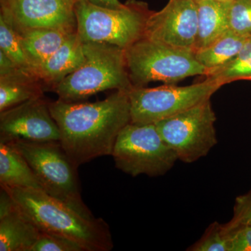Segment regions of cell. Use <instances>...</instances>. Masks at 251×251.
Here are the masks:
<instances>
[{
	"label": "cell",
	"instance_id": "cell-26",
	"mask_svg": "<svg viewBox=\"0 0 251 251\" xmlns=\"http://www.w3.org/2000/svg\"><path fill=\"white\" fill-rule=\"evenodd\" d=\"M232 224L251 226V193L238 196L233 208V217L229 221Z\"/></svg>",
	"mask_w": 251,
	"mask_h": 251
},
{
	"label": "cell",
	"instance_id": "cell-3",
	"mask_svg": "<svg viewBox=\"0 0 251 251\" xmlns=\"http://www.w3.org/2000/svg\"><path fill=\"white\" fill-rule=\"evenodd\" d=\"M85 60L52 89L59 99L76 102L108 90L130 91L125 49L100 43H83Z\"/></svg>",
	"mask_w": 251,
	"mask_h": 251
},
{
	"label": "cell",
	"instance_id": "cell-30",
	"mask_svg": "<svg viewBox=\"0 0 251 251\" xmlns=\"http://www.w3.org/2000/svg\"><path fill=\"white\" fill-rule=\"evenodd\" d=\"M249 192H251V191H249Z\"/></svg>",
	"mask_w": 251,
	"mask_h": 251
},
{
	"label": "cell",
	"instance_id": "cell-7",
	"mask_svg": "<svg viewBox=\"0 0 251 251\" xmlns=\"http://www.w3.org/2000/svg\"><path fill=\"white\" fill-rule=\"evenodd\" d=\"M112 156L115 167L132 176H161L178 160L155 124L126 126L117 137Z\"/></svg>",
	"mask_w": 251,
	"mask_h": 251
},
{
	"label": "cell",
	"instance_id": "cell-11",
	"mask_svg": "<svg viewBox=\"0 0 251 251\" xmlns=\"http://www.w3.org/2000/svg\"><path fill=\"white\" fill-rule=\"evenodd\" d=\"M198 35V10L195 0H170L163 9L148 18L145 37L173 47L194 52Z\"/></svg>",
	"mask_w": 251,
	"mask_h": 251
},
{
	"label": "cell",
	"instance_id": "cell-22",
	"mask_svg": "<svg viewBox=\"0 0 251 251\" xmlns=\"http://www.w3.org/2000/svg\"><path fill=\"white\" fill-rule=\"evenodd\" d=\"M229 29L244 37L251 36V0H231Z\"/></svg>",
	"mask_w": 251,
	"mask_h": 251
},
{
	"label": "cell",
	"instance_id": "cell-23",
	"mask_svg": "<svg viewBox=\"0 0 251 251\" xmlns=\"http://www.w3.org/2000/svg\"><path fill=\"white\" fill-rule=\"evenodd\" d=\"M191 251H229L228 245L223 232L222 224L214 221L209 225L202 237L188 248Z\"/></svg>",
	"mask_w": 251,
	"mask_h": 251
},
{
	"label": "cell",
	"instance_id": "cell-29",
	"mask_svg": "<svg viewBox=\"0 0 251 251\" xmlns=\"http://www.w3.org/2000/svg\"><path fill=\"white\" fill-rule=\"evenodd\" d=\"M223 1H231V0H223Z\"/></svg>",
	"mask_w": 251,
	"mask_h": 251
},
{
	"label": "cell",
	"instance_id": "cell-12",
	"mask_svg": "<svg viewBox=\"0 0 251 251\" xmlns=\"http://www.w3.org/2000/svg\"><path fill=\"white\" fill-rule=\"evenodd\" d=\"M77 0H2L1 15L18 33L41 28L77 27Z\"/></svg>",
	"mask_w": 251,
	"mask_h": 251
},
{
	"label": "cell",
	"instance_id": "cell-28",
	"mask_svg": "<svg viewBox=\"0 0 251 251\" xmlns=\"http://www.w3.org/2000/svg\"><path fill=\"white\" fill-rule=\"evenodd\" d=\"M84 1L100 7L108 8V9H120L125 5V4H122L119 0H84Z\"/></svg>",
	"mask_w": 251,
	"mask_h": 251
},
{
	"label": "cell",
	"instance_id": "cell-14",
	"mask_svg": "<svg viewBox=\"0 0 251 251\" xmlns=\"http://www.w3.org/2000/svg\"><path fill=\"white\" fill-rule=\"evenodd\" d=\"M85 60L83 42L76 31L36 69L35 74L46 90L48 88L52 90L66 77L78 69Z\"/></svg>",
	"mask_w": 251,
	"mask_h": 251
},
{
	"label": "cell",
	"instance_id": "cell-5",
	"mask_svg": "<svg viewBox=\"0 0 251 251\" xmlns=\"http://www.w3.org/2000/svg\"><path fill=\"white\" fill-rule=\"evenodd\" d=\"M29 163L43 191L75 209L82 215L94 218L82 201L77 167L59 141L9 142Z\"/></svg>",
	"mask_w": 251,
	"mask_h": 251
},
{
	"label": "cell",
	"instance_id": "cell-10",
	"mask_svg": "<svg viewBox=\"0 0 251 251\" xmlns=\"http://www.w3.org/2000/svg\"><path fill=\"white\" fill-rule=\"evenodd\" d=\"M60 131L42 97L0 112V143L16 140L60 141Z\"/></svg>",
	"mask_w": 251,
	"mask_h": 251
},
{
	"label": "cell",
	"instance_id": "cell-6",
	"mask_svg": "<svg viewBox=\"0 0 251 251\" xmlns=\"http://www.w3.org/2000/svg\"><path fill=\"white\" fill-rule=\"evenodd\" d=\"M125 51L128 75L134 87H145L157 81L176 83L206 73L193 50L173 47L145 36Z\"/></svg>",
	"mask_w": 251,
	"mask_h": 251
},
{
	"label": "cell",
	"instance_id": "cell-27",
	"mask_svg": "<svg viewBox=\"0 0 251 251\" xmlns=\"http://www.w3.org/2000/svg\"><path fill=\"white\" fill-rule=\"evenodd\" d=\"M18 69L21 68L18 67L6 54L0 51V76L11 74Z\"/></svg>",
	"mask_w": 251,
	"mask_h": 251
},
{
	"label": "cell",
	"instance_id": "cell-21",
	"mask_svg": "<svg viewBox=\"0 0 251 251\" xmlns=\"http://www.w3.org/2000/svg\"><path fill=\"white\" fill-rule=\"evenodd\" d=\"M0 51L24 70L34 72L23 50L21 36L7 18L0 14ZM35 74V73H34Z\"/></svg>",
	"mask_w": 251,
	"mask_h": 251
},
{
	"label": "cell",
	"instance_id": "cell-24",
	"mask_svg": "<svg viewBox=\"0 0 251 251\" xmlns=\"http://www.w3.org/2000/svg\"><path fill=\"white\" fill-rule=\"evenodd\" d=\"M222 229L229 251H251V226L228 222Z\"/></svg>",
	"mask_w": 251,
	"mask_h": 251
},
{
	"label": "cell",
	"instance_id": "cell-9",
	"mask_svg": "<svg viewBox=\"0 0 251 251\" xmlns=\"http://www.w3.org/2000/svg\"><path fill=\"white\" fill-rule=\"evenodd\" d=\"M216 116L211 99L155 124L178 160L192 163L206 156L217 144Z\"/></svg>",
	"mask_w": 251,
	"mask_h": 251
},
{
	"label": "cell",
	"instance_id": "cell-18",
	"mask_svg": "<svg viewBox=\"0 0 251 251\" xmlns=\"http://www.w3.org/2000/svg\"><path fill=\"white\" fill-rule=\"evenodd\" d=\"M0 185L43 190L25 158L9 143H0Z\"/></svg>",
	"mask_w": 251,
	"mask_h": 251
},
{
	"label": "cell",
	"instance_id": "cell-16",
	"mask_svg": "<svg viewBox=\"0 0 251 251\" xmlns=\"http://www.w3.org/2000/svg\"><path fill=\"white\" fill-rule=\"evenodd\" d=\"M44 84L34 72L18 69L0 76V112L44 97Z\"/></svg>",
	"mask_w": 251,
	"mask_h": 251
},
{
	"label": "cell",
	"instance_id": "cell-20",
	"mask_svg": "<svg viewBox=\"0 0 251 251\" xmlns=\"http://www.w3.org/2000/svg\"><path fill=\"white\" fill-rule=\"evenodd\" d=\"M204 76L222 86L237 80L251 81V36L232 60L206 73Z\"/></svg>",
	"mask_w": 251,
	"mask_h": 251
},
{
	"label": "cell",
	"instance_id": "cell-13",
	"mask_svg": "<svg viewBox=\"0 0 251 251\" xmlns=\"http://www.w3.org/2000/svg\"><path fill=\"white\" fill-rule=\"evenodd\" d=\"M41 231L14 202L0 192V251H31Z\"/></svg>",
	"mask_w": 251,
	"mask_h": 251
},
{
	"label": "cell",
	"instance_id": "cell-8",
	"mask_svg": "<svg viewBox=\"0 0 251 251\" xmlns=\"http://www.w3.org/2000/svg\"><path fill=\"white\" fill-rule=\"evenodd\" d=\"M221 87L219 82L206 77L185 87L173 84L153 88L133 86L128 91L131 123L156 124L211 99Z\"/></svg>",
	"mask_w": 251,
	"mask_h": 251
},
{
	"label": "cell",
	"instance_id": "cell-19",
	"mask_svg": "<svg viewBox=\"0 0 251 251\" xmlns=\"http://www.w3.org/2000/svg\"><path fill=\"white\" fill-rule=\"evenodd\" d=\"M249 38L238 35L229 29L209 45L194 52L195 56L205 68L206 73L210 72L232 60Z\"/></svg>",
	"mask_w": 251,
	"mask_h": 251
},
{
	"label": "cell",
	"instance_id": "cell-17",
	"mask_svg": "<svg viewBox=\"0 0 251 251\" xmlns=\"http://www.w3.org/2000/svg\"><path fill=\"white\" fill-rule=\"evenodd\" d=\"M198 10V35L194 52L206 47L229 30L230 1L195 0Z\"/></svg>",
	"mask_w": 251,
	"mask_h": 251
},
{
	"label": "cell",
	"instance_id": "cell-4",
	"mask_svg": "<svg viewBox=\"0 0 251 251\" xmlns=\"http://www.w3.org/2000/svg\"><path fill=\"white\" fill-rule=\"evenodd\" d=\"M77 33L82 42L108 44L126 49L145 36L153 11L143 1L128 0L120 9L100 7L77 0Z\"/></svg>",
	"mask_w": 251,
	"mask_h": 251
},
{
	"label": "cell",
	"instance_id": "cell-31",
	"mask_svg": "<svg viewBox=\"0 0 251 251\" xmlns=\"http://www.w3.org/2000/svg\"><path fill=\"white\" fill-rule=\"evenodd\" d=\"M1 1H2V0H1Z\"/></svg>",
	"mask_w": 251,
	"mask_h": 251
},
{
	"label": "cell",
	"instance_id": "cell-2",
	"mask_svg": "<svg viewBox=\"0 0 251 251\" xmlns=\"http://www.w3.org/2000/svg\"><path fill=\"white\" fill-rule=\"evenodd\" d=\"M1 188L9 193L41 232L71 239L85 251H110L113 249L110 227L103 219L86 217L43 190Z\"/></svg>",
	"mask_w": 251,
	"mask_h": 251
},
{
	"label": "cell",
	"instance_id": "cell-25",
	"mask_svg": "<svg viewBox=\"0 0 251 251\" xmlns=\"http://www.w3.org/2000/svg\"><path fill=\"white\" fill-rule=\"evenodd\" d=\"M31 251H85L77 243L49 232H41Z\"/></svg>",
	"mask_w": 251,
	"mask_h": 251
},
{
	"label": "cell",
	"instance_id": "cell-1",
	"mask_svg": "<svg viewBox=\"0 0 251 251\" xmlns=\"http://www.w3.org/2000/svg\"><path fill=\"white\" fill-rule=\"evenodd\" d=\"M60 131V143L75 166L112 155L117 137L131 122L128 92L117 90L104 100L49 102Z\"/></svg>",
	"mask_w": 251,
	"mask_h": 251
},
{
	"label": "cell",
	"instance_id": "cell-15",
	"mask_svg": "<svg viewBox=\"0 0 251 251\" xmlns=\"http://www.w3.org/2000/svg\"><path fill=\"white\" fill-rule=\"evenodd\" d=\"M76 31L77 27H68L41 28L18 33L34 72Z\"/></svg>",
	"mask_w": 251,
	"mask_h": 251
}]
</instances>
